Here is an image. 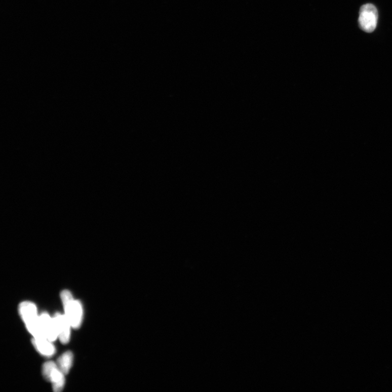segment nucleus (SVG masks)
<instances>
[{
	"instance_id": "obj_3",
	"label": "nucleus",
	"mask_w": 392,
	"mask_h": 392,
	"mask_svg": "<svg viewBox=\"0 0 392 392\" xmlns=\"http://www.w3.org/2000/svg\"><path fill=\"white\" fill-rule=\"evenodd\" d=\"M378 12L375 6L366 4L361 7L359 23L362 30L367 33L373 32L376 27Z\"/></svg>"
},
{
	"instance_id": "obj_1",
	"label": "nucleus",
	"mask_w": 392,
	"mask_h": 392,
	"mask_svg": "<svg viewBox=\"0 0 392 392\" xmlns=\"http://www.w3.org/2000/svg\"><path fill=\"white\" fill-rule=\"evenodd\" d=\"M19 311L27 330L34 338H46L41 329L40 316L35 304L29 301L23 302L19 304Z\"/></svg>"
},
{
	"instance_id": "obj_8",
	"label": "nucleus",
	"mask_w": 392,
	"mask_h": 392,
	"mask_svg": "<svg viewBox=\"0 0 392 392\" xmlns=\"http://www.w3.org/2000/svg\"><path fill=\"white\" fill-rule=\"evenodd\" d=\"M72 360H73V355L70 351L64 352L58 359L57 365L64 375L69 373L72 366Z\"/></svg>"
},
{
	"instance_id": "obj_5",
	"label": "nucleus",
	"mask_w": 392,
	"mask_h": 392,
	"mask_svg": "<svg viewBox=\"0 0 392 392\" xmlns=\"http://www.w3.org/2000/svg\"><path fill=\"white\" fill-rule=\"evenodd\" d=\"M56 326L58 338L61 342L66 344L69 342L70 337V328H72L67 318L65 315L56 313L53 317Z\"/></svg>"
},
{
	"instance_id": "obj_4",
	"label": "nucleus",
	"mask_w": 392,
	"mask_h": 392,
	"mask_svg": "<svg viewBox=\"0 0 392 392\" xmlns=\"http://www.w3.org/2000/svg\"><path fill=\"white\" fill-rule=\"evenodd\" d=\"M42 373L45 378L52 383L55 391L59 392L63 389L65 383V375L56 363L53 361L45 363L43 366Z\"/></svg>"
},
{
	"instance_id": "obj_6",
	"label": "nucleus",
	"mask_w": 392,
	"mask_h": 392,
	"mask_svg": "<svg viewBox=\"0 0 392 392\" xmlns=\"http://www.w3.org/2000/svg\"><path fill=\"white\" fill-rule=\"evenodd\" d=\"M40 319L43 335L51 342H54L58 335L53 318L47 313H43L40 316Z\"/></svg>"
},
{
	"instance_id": "obj_2",
	"label": "nucleus",
	"mask_w": 392,
	"mask_h": 392,
	"mask_svg": "<svg viewBox=\"0 0 392 392\" xmlns=\"http://www.w3.org/2000/svg\"><path fill=\"white\" fill-rule=\"evenodd\" d=\"M63 304L64 315L67 318L72 328L81 327L83 318V308L81 301L73 298L70 292L64 290L61 293Z\"/></svg>"
},
{
	"instance_id": "obj_7",
	"label": "nucleus",
	"mask_w": 392,
	"mask_h": 392,
	"mask_svg": "<svg viewBox=\"0 0 392 392\" xmlns=\"http://www.w3.org/2000/svg\"><path fill=\"white\" fill-rule=\"evenodd\" d=\"M32 343L36 350L43 356L46 357H51L56 352V348L52 344V342L47 338L35 339L33 338Z\"/></svg>"
}]
</instances>
